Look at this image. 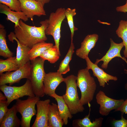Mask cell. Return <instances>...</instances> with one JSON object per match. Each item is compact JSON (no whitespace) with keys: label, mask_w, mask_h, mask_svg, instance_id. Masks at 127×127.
<instances>
[{"label":"cell","mask_w":127,"mask_h":127,"mask_svg":"<svg viewBox=\"0 0 127 127\" xmlns=\"http://www.w3.org/2000/svg\"><path fill=\"white\" fill-rule=\"evenodd\" d=\"M0 12L6 15V19L15 24L14 27L19 26V21L20 20L25 22L28 18L22 12L14 11L10 9L6 5L0 3Z\"/></svg>","instance_id":"cell-17"},{"label":"cell","mask_w":127,"mask_h":127,"mask_svg":"<svg viewBox=\"0 0 127 127\" xmlns=\"http://www.w3.org/2000/svg\"><path fill=\"white\" fill-rule=\"evenodd\" d=\"M53 45L52 43L45 42L35 44L30 49L28 52L30 61L40 57L44 51Z\"/></svg>","instance_id":"cell-23"},{"label":"cell","mask_w":127,"mask_h":127,"mask_svg":"<svg viewBox=\"0 0 127 127\" xmlns=\"http://www.w3.org/2000/svg\"><path fill=\"white\" fill-rule=\"evenodd\" d=\"M6 32L4 25L0 24V56L5 58L13 56V53L9 49L6 38Z\"/></svg>","instance_id":"cell-22"},{"label":"cell","mask_w":127,"mask_h":127,"mask_svg":"<svg viewBox=\"0 0 127 127\" xmlns=\"http://www.w3.org/2000/svg\"><path fill=\"white\" fill-rule=\"evenodd\" d=\"M0 3L7 6L12 10L21 11L20 3L19 0H0Z\"/></svg>","instance_id":"cell-29"},{"label":"cell","mask_w":127,"mask_h":127,"mask_svg":"<svg viewBox=\"0 0 127 127\" xmlns=\"http://www.w3.org/2000/svg\"><path fill=\"white\" fill-rule=\"evenodd\" d=\"M98 38L99 36L96 34L87 35L81 42L80 47L76 50V55L81 59H85L88 56L91 49L95 46Z\"/></svg>","instance_id":"cell-16"},{"label":"cell","mask_w":127,"mask_h":127,"mask_svg":"<svg viewBox=\"0 0 127 127\" xmlns=\"http://www.w3.org/2000/svg\"><path fill=\"white\" fill-rule=\"evenodd\" d=\"M50 102L49 99L39 100L37 103L36 118L32 127H48V107Z\"/></svg>","instance_id":"cell-12"},{"label":"cell","mask_w":127,"mask_h":127,"mask_svg":"<svg viewBox=\"0 0 127 127\" xmlns=\"http://www.w3.org/2000/svg\"><path fill=\"white\" fill-rule=\"evenodd\" d=\"M60 56V52L55 45L44 51L40 57L51 64H54L58 60Z\"/></svg>","instance_id":"cell-27"},{"label":"cell","mask_w":127,"mask_h":127,"mask_svg":"<svg viewBox=\"0 0 127 127\" xmlns=\"http://www.w3.org/2000/svg\"><path fill=\"white\" fill-rule=\"evenodd\" d=\"M0 89L7 98L8 106L15 100H17L24 96H35L33 91L30 80L27 79L25 83L19 87L8 86L6 84L0 86Z\"/></svg>","instance_id":"cell-7"},{"label":"cell","mask_w":127,"mask_h":127,"mask_svg":"<svg viewBox=\"0 0 127 127\" xmlns=\"http://www.w3.org/2000/svg\"><path fill=\"white\" fill-rule=\"evenodd\" d=\"M87 67L86 68L89 70H92L93 75L96 77L99 82L100 86L104 87L106 83L110 80L116 81L118 78L116 76H114L107 73L102 69L98 66V64L93 63L89 58L88 56L85 59Z\"/></svg>","instance_id":"cell-14"},{"label":"cell","mask_w":127,"mask_h":127,"mask_svg":"<svg viewBox=\"0 0 127 127\" xmlns=\"http://www.w3.org/2000/svg\"><path fill=\"white\" fill-rule=\"evenodd\" d=\"M87 68L79 70L77 76L76 85L80 90L81 104L88 105L93 99L97 86L94 78Z\"/></svg>","instance_id":"cell-2"},{"label":"cell","mask_w":127,"mask_h":127,"mask_svg":"<svg viewBox=\"0 0 127 127\" xmlns=\"http://www.w3.org/2000/svg\"><path fill=\"white\" fill-rule=\"evenodd\" d=\"M30 68L31 62L29 61L16 71L0 74V86L7 84L11 86L19 83L23 79H29Z\"/></svg>","instance_id":"cell-8"},{"label":"cell","mask_w":127,"mask_h":127,"mask_svg":"<svg viewBox=\"0 0 127 127\" xmlns=\"http://www.w3.org/2000/svg\"><path fill=\"white\" fill-rule=\"evenodd\" d=\"M7 99L6 98L2 93L1 91L0 92V100H6Z\"/></svg>","instance_id":"cell-35"},{"label":"cell","mask_w":127,"mask_h":127,"mask_svg":"<svg viewBox=\"0 0 127 127\" xmlns=\"http://www.w3.org/2000/svg\"><path fill=\"white\" fill-rule=\"evenodd\" d=\"M40 100V97L36 96H28L25 100L18 99L16 100L15 104L18 112L21 115V126L22 127H30L32 117L37 112L35 106Z\"/></svg>","instance_id":"cell-5"},{"label":"cell","mask_w":127,"mask_h":127,"mask_svg":"<svg viewBox=\"0 0 127 127\" xmlns=\"http://www.w3.org/2000/svg\"><path fill=\"white\" fill-rule=\"evenodd\" d=\"M115 111H120L121 114H127V99L124 100L121 105L115 110Z\"/></svg>","instance_id":"cell-32"},{"label":"cell","mask_w":127,"mask_h":127,"mask_svg":"<svg viewBox=\"0 0 127 127\" xmlns=\"http://www.w3.org/2000/svg\"><path fill=\"white\" fill-rule=\"evenodd\" d=\"M110 46L106 54L100 59H97L95 63L98 64L99 62H103L101 67L106 69L108 67V64L111 60L115 57H119L124 61L127 64V60L124 57H122L120 54V51L124 46L123 42L119 43H116L114 42L111 38L110 39ZM126 74H127V69H124Z\"/></svg>","instance_id":"cell-10"},{"label":"cell","mask_w":127,"mask_h":127,"mask_svg":"<svg viewBox=\"0 0 127 127\" xmlns=\"http://www.w3.org/2000/svg\"><path fill=\"white\" fill-rule=\"evenodd\" d=\"M16 56L11 57L7 59H0V74L4 72L16 71L20 68L17 64Z\"/></svg>","instance_id":"cell-25"},{"label":"cell","mask_w":127,"mask_h":127,"mask_svg":"<svg viewBox=\"0 0 127 127\" xmlns=\"http://www.w3.org/2000/svg\"><path fill=\"white\" fill-rule=\"evenodd\" d=\"M124 88L126 90H127V82L125 84V86H124Z\"/></svg>","instance_id":"cell-36"},{"label":"cell","mask_w":127,"mask_h":127,"mask_svg":"<svg viewBox=\"0 0 127 127\" xmlns=\"http://www.w3.org/2000/svg\"><path fill=\"white\" fill-rule=\"evenodd\" d=\"M116 10L118 12H127V3L123 5L117 7Z\"/></svg>","instance_id":"cell-33"},{"label":"cell","mask_w":127,"mask_h":127,"mask_svg":"<svg viewBox=\"0 0 127 127\" xmlns=\"http://www.w3.org/2000/svg\"><path fill=\"white\" fill-rule=\"evenodd\" d=\"M121 114V119L120 120H114L112 122V126L114 127H127V120Z\"/></svg>","instance_id":"cell-31"},{"label":"cell","mask_w":127,"mask_h":127,"mask_svg":"<svg viewBox=\"0 0 127 127\" xmlns=\"http://www.w3.org/2000/svg\"><path fill=\"white\" fill-rule=\"evenodd\" d=\"M62 75L57 71L46 74L43 81L45 95L51 96L55 93L57 87L60 83L64 82L65 78Z\"/></svg>","instance_id":"cell-13"},{"label":"cell","mask_w":127,"mask_h":127,"mask_svg":"<svg viewBox=\"0 0 127 127\" xmlns=\"http://www.w3.org/2000/svg\"><path fill=\"white\" fill-rule=\"evenodd\" d=\"M48 21V19L41 21L40 26L36 27L27 24L20 20L19 26L14 27L15 36L21 44L31 48L35 44L47 40L45 30Z\"/></svg>","instance_id":"cell-1"},{"label":"cell","mask_w":127,"mask_h":127,"mask_svg":"<svg viewBox=\"0 0 127 127\" xmlns=\"http://www.w3.org/2000/svg\"><path fill=\"white\" fill-rule=\"evenodd\" d=\"M17 112L15 104L8 109L0 123V127H19L21 125V121L17 115Z\"/></svg>","instance_id":"cell-18"},{"label":"cell","mask_w":127,"mask_h":127,"mask_svg":"<svg viewBox=\"0 0 127 127\" xmlns=\"http://www.w3.org/2000/svg\"><path fill=\"white\" fill-rule=\"evenodd\" d=\"M116 32L118 37L123 40L125 48L123 51V54L125 58H127V20H121L120 21Z\"/></svg>","instance_id":"cell-26"},{"label":"cell","mask_w":127,"mask_h":127,"mask_svg":"<svg viewBox=\"0 0 127 127\" xmlns=\"http://www.w3.org/2000/svg\"><path fill=\"white\" fill-rule=\"evenodd\" d=\"M89 108L88 114L83 118L76 119L73 120L72 126L76 127H100L102 125L103 118L100 117L95 119L93 122L91 121L89 117L91 111L90 104L88 105Z\"/></svg>","instance_id":"cell-20"},{"label":"cell","mask_w":127,"mask_h":127,"mask_svg":"<svg viewBox=\"0 0 127 127\" xmlns=\"http://www.w3.org/2000/svg\"><path fill=\"white\" fill-rule=\"evenodd\" d=\"M126 3H127V0L126 1Z\"/></svg>","instance_id":"cell-38"},{"label":"cell","mask_w":127,"mask_h":127,"mask_svg":"<svg viewBox=\"0 0 127 127\" xmlns=\"http://www.w3.org/2000/svg\"><path fill=\"white\" fill-rule=\"evenodd\" d=\"M75 47L73 42H71L70 47L64 59L61 61L57 72L62 74H66L70 70L69 64L74 52Z\"/></svg>","instance_id":"cell-24"},{"label":"cell","mask_w":127,"mask_h":127,"mask_svg":"<svg viewBox=\"0 0 127 127\" xmlns=\"http://www.w3.org/2000/svg\"><path fill=\"white\" fill-rule=\"evenodd\" d=\"M8 37L10 41L13 42L15 40L17 42V46L16 60L20 68L30 61L28 52L31 48L21 44L15 36L14 32H11Z\"/></svg>","instance_id":"cell-15"},{"label":"cell","mask_w":127,"mask_h":127,"mask_svg":"<svg viewBox=\"0 0 127 127\" xmlns=\"http://www.w3.org/2000/svg\"><path fill=\"white\" fill-rule=\"evenodd\" d=\"M96 99L97 103L100 105L99 113L105 116L107 115L112 110L117 109L124 100L123 99H115L110 98L101 90L97 93Z\"/></svg>","instance_id":"cell-9"},{"label":"cell","mask_w":127,"mask_h":127,"mask_svg":"<svg viewBox=\"0 0 127 127\" xmlns=\"http://www.w3.org/2000/svg\"><path fill=\"white\" fill-rule=\"evenodd\" d=\"M48 124V127H62L64 124L60 116L58 105L56 103L49 104Z\"/></svg>","instance_id":"cell-19"},{"label":"cell","mask_w":127,"mask_h":127,"mask_svg":"<svg viewBox=\"0 0 127 127\" xmlns=\"http://www.w3.org/2000/svg\"><path fill=\"white\" fill-rule=\"evenodd\" d=\"M7 101L6 100H0V123L8 109Z\"/></svg>","instance_id":"cell-30"},{"label":"cell","mask_w":127,"mask_h":127,"mask_svg":"<svg viewBox=\"0 0 127 127\" xmlns=\"http://www.w3.org/2000/svg\"><path fill=\"white\" fill-rule=\"evenodd\" d=\"M65 10L64 8H60L57 9L55 12L50 13L48 19V26L45 30L46 35L52 36L55 45L60 52L61 28L63 21L66 18Z\"/></svg>","instance_id":"cell-6"},{"label":"cell","mask_w":127,"mask_h":127,"mask_svg":"<svg viewBox=\"0 0 127 127\" xmlns=\"http://www.w3.org/2000/svg\"><path fill=\"white\" fill-rule=\"evenodd\" d=\"M76 10L75 8H68L66 9L65 11V15L71 32V42H73L74 32L78 29L75 26L73 21V17L76 14Z\"/></svg>","instance_id":"cell-28"},{"label":"cell","mask_w":127,"mask_h":127,"mask_svg":"<svg viewBox=\"0 0 127 127\" xmlns=\"http://www.w3.org/2000/svg\"><path fill=\"white\" fill-rule=\"evenodd\" d=\"M45 60L38 57L30 60V80L33 93L36 96L42 97L45 93L43 81L46 74L44 68Z\"/></svg>","instance_id":"cell-3"},{"label":"cell","mask_w":127,"mask_h":127,"mask_svg":"<svg viewBox=\"0 0 127 127\" xmlns=\"http://www.w3.org/2000/svg\"><path fill=\"white\" fill-rule=\"evenodd\" d=\"M51 96L55 98L57 101L60 116L64 121V124L67 125L68 123V119H72L73 116L62 96H59L55 93Z\"/></svg>","instance_id":"cell-21"},{"label":"cell","mask_w":127,"mask_h":127,"mask_svg":"<svg viewBox=\"0 0 127 127\" xmlns=\"http://www.w3.org/2000/svg\"><path fill=\"white\" fill-rule=\"evenodd\" d=\"M36 0L44 6L45 4L49 3L50 0Z\"/></svg>","instance_id":"cell-34"},{"label":"cell","mask_w":127,"mask_h":127,"mask_svg":"<svg viewBox=\"0 0 127 127\" xmlns=\"http://www.w3.org/2000/svg\"><path fill=\"white\" fill-rule=\"evenodd\" d=\"M35 0L36 1V0Z\"/></svg>","instance_id":"cell-37"},{"label":"cell","mask_w":127,"mask_h":127,"mask_svg":"<svg viewBox=\"0 0 127 127\" xmlns=\"http://www.w3.org/2000/svg\"><path fill=\"white\" fill-rule=\"evenodd\" d=\"M20 3L21 11L33 20L34 16H40L46 14L44 6L38 1L32 0H19Z\"/></svg>","instance_id":"cell-11"},{"label":"cell","mask_w":127,"mask_h":127,"mask_svg":"<svg viewBox=\"0 0 127 127\" xmlns=\"http://www.w3.org/2000/svg\"><path fill=\"white\" fill-rule=\"evenodd\" d=\"M77 76L71 75L65 78L64 81L66 88L65 93L62 97L72 115L82 112L84 110L80 103L77 91Z\"/></svg>","instance_id":"cell-4"}]
</instances>
